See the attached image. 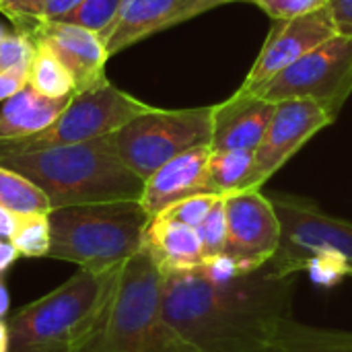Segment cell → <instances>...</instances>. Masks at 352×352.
<instances>
[{
    "label": "cell",
    "mask_w": 352,
    "mask_h": 352,
    "mask_svg": "<svg viewBox=\"0 0 352 352\" xmlns=\"http://www.w3.org/2000/svg\"><path fill=\"white\" fill-rule=\"evenodd\" d=\"M6 35H8V33H6V29H4V27L0 25V41H2V39H4Z\"/></svg>",
    "instance_id": "cell-37"
},
{
    "label": "cell",
    "mask_w": 352,
    "mask_h": 352,
    "mask_svg": "<svg viewBox=\"0 0 352 352\" xmlns=\"http://www.w3.org/2000/svg\"><path fill=\"white\" fill-rule=\"evenodd\" d=\"M233 2V0H231ZM243 2H256V0H243Z\"/></svg>",
    "instance_id": "cell-38"
},
{
    "label": "cell",
    "mask_w": 352,
    "mask_h": 352,
    "mask_svg": "<svg viewBox=\"0 0 352 352\" xmlns=\"http://www.w3.org/2000/svg\"><path fill=\"white\" fill-rule=\"evenodd\" d=\"M122 4H124V0H82L62 21L80 25V27L97 33L103 39L107 35V31L111 29V25L116 23Z\"/></svg>",
    "instance_id": "cell-24"
},
{
    "label": "cell",
    "mask_w": 352,
    "mask_h": 352,
    "mask_svg": "<svg viewBox=\"0 0 352 352\" xmlns=\"http://www.w3.org/2000/svg\"><path fill=\"white\" fill-rule=\"evenodd\" d=\"M111 272L78 268L64 285L14 311L8 320V352L68 351L72 332L103 295Z\"/></svg>",
    "instance_id": "cell-5"
},
{
    "label": "cell",
    "mask_w": 352,
    "mask_h": 352,
    "mask_svg": "<svg viewBox=\"0 0 352 352\" xmlns=\"http://www.w3.org/2000/svg\"><path fill=\"white\" fill-rule=\"evenodd\" d=\"M151 109L153 105L124 93L105 78L91 89L76 91L58 120L45 130L16 140H0V157L95 140L113 134L124 124Z\"/></svg>",
    "instance_id": "cell-7"
},
{
    "label": "cell",
    "mask_w": 352,
    "mask_h": 352,
    "mask_svg": "<svg viewBox=\"0 0 352 352\" xmlns=\"http://www.w3.org/2000/svg\"><path fill=\"white\" fill-rule=\"evenodd\" d=\"M19 258L21 256H19L16 248L10 243V239H0V276L4 272H8Z\"/></svg>",
    "instance_id": "cell-33"
},
{
    "label": "cell",
    "mask_w": 352,
    "mask_h": 352,
    "mask_svg": "<svg viewBox=\"0 0 352 352\" xmlns=\"http://www.w3.org/2000/svg\"><path fill=\"white\" fill-rule=\"evenodd\" d=\"M231 0H124L120 14L103 37L109 56L171 25L190 21Z\"/></svg>",
    "instance_id": "cell-14"
},
{
    "label": "cell",
    "mask_w": 352,
    "mask_h": 352,
    "mask_svg": "<svg viewBox=\"0 0 352 352\" xmlns=\"http://www.w3.org/2000/svg\"><path fill=\"white\" fill-rule=\"evenodd\" d=\"M27 87H29V68L0 72V103L14 97L16 93H21Z\"/></svg>",
    "instance_id": "cell-30"
},
{
    "label": "cell",
    "mask_w": 352,
    "mask_h": 352,
    "mask_svg": "<svg viewBox=\"0 0 352 352\" xmlns=\"http://www.w3.org/2000/svg\"><path fill=\"white\" fill-rule=\"evenodd\" d=\"M41 0H4L0 4V12H4L12 23L25 27L27 23L37 19Z\"/></svg>",
    "instance_id": "cell-29"
},
{
    "label": "cell",
    "mask_w": 352,
    "mask_h": 352,
    "mask_svg": "<svg viewBox=\"0 0 352 352\" xmlns=\"http://www.w3.org/2000/svg\"><path fill=\"white\" fill-rule=\"evenodd\" d=\"M142 250L151 256L161 274L194 272L204 264L198 231L163 214H157L148 221Z\"/></svg>",
    "instance_id": "cell-17"
},
{
    "label": "cell",
    "mask_w": 352,
    "mask_h": 352,
    "mask_svg": "<svg viewBox=\"0 0 352 352\" xmlns=\"http://www.w3.org/2000/svg\"><path fill=\"white\" fill-rule=\"evenodd\" d=\"M35 54V39L19 29L16 33H8L0 41V72L29 68Z\"/></svg>",
    "instance_id": "cell-26"
},
{
    "label": "cell",
    "mask_w": 352,
    "mask_h": 352,
    "mask_svg": "<svg viewBox=\"0 0 352 352\" xmlns=\"http://www.w3.org/2000/svg\"><path fill=\"white\" fill-rule=\"evenodd\" d=\"M256 4L262 10H266L270 16L285 21V19L301 16L318 8H324L330 4V0H256Z\"/></svg>",
    "instance_id": "cell-28"
},
{
    "label": "cell",
    "mask_w": 352,
    "mask_h": 352,
    "mask_svg": "<svg viewBox=\"0 0 352 352\" xmlns=\"http://www.w3.org/2000/svg\"><path fill=\"white\" fill-rule=\"evenodd\" d=\"M148 221L140 200L54 208L50 258L91 272H111L142 252Z\"/></svg>",
    "instance_id": "cell-4"
},
{
    "label": "cell",
    "mask_w": 352,
    "mask_h": 352,
    "mask_svg": "<svg viewBox=\"0 0 352 352\" xmlns=\"http://www.w3.org/2000/svg\"><path fill=\"white\" fill-rule=\"evenodd\" d=\"M70 97L50 99L31 87L6 99L0 109V140H16L33 136L52 126L68 105Z\"/></svg>",
    "instance_id": "cell-18"
},
{
    "label": "cell",
    "mask_w": 352,
    "mask_h": 352,
    "mask_svg": "<svg viewBox=\"0 0 352 352\" xmlns=\"http://www.w3.org/2000/svg\"><path fill=\"white\" fill-rule=\"evenodd\" d=\"M210 151V146L186 151L167 161L144 182L140 204L151 219L190 196L217 194L210 186L208 175Z\"/></svg>",
    "instance_id": "cell-15"
},
{
    "label": "cell",
    "mask_w": 352,
    "mask_h": 352,
    "mask_svg": "<svg viewBox=\"0 0 352 352\" xmlns=\"http://www.w3.org/2000/svg\"><path fill=\"white\" fill-rule=\"evenodd\" d=\"M10 346V332H8V324H4L0 320V352H8Z\"/></svg>",
    "instance_id": "cell-36"
},
{
    "label": "cell",
    "mask_w": 352,
    "mask_h": 352,
    "mask_svg": "<svg viewBox=\"0 0 352 352\" xmlns=\"http://www.w3.org/2000/svg\"><path fill=\"white\" fill-rule=\"evenodd\" d=\"M66 352H200L165 318L161 272L142 250L105 285L70 336Z\"/></svg>",
    "instance_id": "cell-2"
},
{
    "label": "cell",
    "mask_w": 352,
    "mask_h": 352,
    "mask_svg": "<svg viewBox=\"0 0 352 352\" xmlns=\"http://www.w3.org/2000/svg\"><path fill=\"white\" fill-rule=\"evenodd\" d=\"M334 35H338V27L330 4L314 12L280 21L268 35L241 89L256 93L287 66L295 64L307 52H311Z\"/></svg>",
    "instance_id": "cell-11"
},
{
    "label": "cell",
    "mask_w": 352,
    "mask_h": 352,
    "mask_svg": "<svg viewBox=\"0 0 352 352\" xmlns=\"http://www.w3.org/2000/svg\"><path fill=\"white\" fill-rule=\"evenodd\" d=\"M338 33L352 35V0H330Z\"/></svg>",
    "instance_id": "cell-32"
},
{
    "label": "cell",
    "mask_w": 352,
    "mask_h": 352,
    "mask_svg": "<svg viewBox=\"0 0 352 352\" xmlns=\"http://www.w3.org/2000/svg\"><path fill=\"white\" fill-rule=\"evenodd\" d=\"M14 227H16V214H12L0 204V239H10Z\"/></svg>",
    "instance_id": "cell-34"
},
{
    "label": "cell",
    "mask_w": 352,
    "mask_h": 352,
    "mask_svg": "<svg viewBox=\"0 0 352 352\" xmlns=\"http://www.w3.org/2000/svg\"><path fill=\"white\" fill-rule=\"evenodd\" d=\"M0 165L25 175L43 190L52 210L140 200L144 190V179L118 157L111 134L66 146L2 155Z\"/></svg>",
    "instance_id": "cell-3"
},
{
    "label": "cell",
    "mask_w": 352,
    "mask_h": 352,
    "mask_svg": "<svg viewBox=\"0 0 352 352\" xmlns=\"http://www.w3.org/2000/svg\"><path fill=\"white\" fill-rule=\"evenodd\" d=\"M82 0H41L37 19L41 21H62L68 12H72ZM35 19V21H37Z\"/></svg>",
    "instance_id": "cell-31"
},
{
    "label": "cell",
    "mask_w": 352,
    "mask_h": 352,
    "mask_svg": "<svg viewBox=\"0 0 352 352\" xmlns=\"http://www.w3.org/2000/svg\"><path fill=\"white\" fill-rule=\"evenodd\" d=\"M295 278L270 262L219 285L198 270L161 274V307L200 352H276L293 318Z\"/></svg>",
    "instance_id": "cell-1"
},
{
    "label": "cell",
    "mask_w": 352,
    "mask_h": 352,
    "mask_svg": "<svg viewBox=\"0 0 352 352\" xmlns=\"http://www.w3.org/2000/svg\"><path fill=\"white\" fill-rule=\"evenodd\" d=\"M276 352H352V332L320 328L291 318L280 332Z\"/></svg>",
    "instance_id": "cell-20"
},
{
    "label": "cell",
    "mask_w": 352,
    "mask_h": 352,
    "mask_svg": "<svg viewBox=\"0 0 352 352\" xmlns=\"http://www.w3.org/2000/svg\"><path fill=\"white\" fill-rule=\"evenodd\" d=\"M276 103L239 89L212 105V151H256L274 116Z\"/></svg>",
    "instance_id": "cell-16"
},
{
    "label": "cell",
    "mask_w": 352,
    "mask_h": 352,
    "mask_svg": "<svg viewBox=\"0 0 352 352\" xmlns=\"http://www.w3.org/2000/svg\"><path fill=\"white\" fill-rule=\"evenodd\" d=\"M23 258H50L52 248V227L50 214H25L16 217V227L10 237Z\"/></svg>",
    "instance_id": "cell-23"
},
{
    "label": "cell",
    "mask_w": 352,
    "mask_h": 352,
    "mask_svg": "<svg viewBox=\"0 0 352 352\" xmlns=\"http://www.w3.org/2000/svg\"><path fill=\"white\" fill-rule=\"evenodd\" d=\"M227 210V252L250 274L266 266L280 248L283 227L272 198L260 190L225 194Z\"/></svg>",
    "instance_id": "cell-10"
},
{
    "label": "cell",
    "mask_w": 352,
    "mask_h": 352,
    "mask_svg": "<svg viewBox=\"0 0 352 352\" xmlns=\"http://www.w3.org/2000/svg\"><path fill=\"white\" fill-rule=\"evenodd\" d=\"M280 219L283 239L270 264L283 274H299L311 256L334 258L352 276V223L332 217L316 202L276 194L270 196Z\"/></svg>",
    "instance_id": "cell-8"
},
{
    "label": "cell",
    "mask_w": 352,
    "mask_h": 352,
    "mask_svg": "<svg viewBox=\"0 0 352 352\" xmlns=\"http://www.w3.org/2000/svg\"><path fill=\"white\" fill-rule=\"evenodd\" d=\"M29 87L50 99L72 97L76 93V85L68 68L39 39H35V54L29 66Z\"/></svg>",
    "instance_id": "cell-21"
},
{
    "label": "cell",
    "mask_w": 352,
    "mask_h": 352,
    "mask_svg": "<svg viewBox=\"0 0 352 352\" xmlns=\"http://www.w3.org/2000/svg\"><path fill=\"white\" fill-rule=\"evenodd\" d=\"M202 241V252L204 260L223 256L227 252V239H229V229H227V210H225V196L217 200L208 217L200 223L196 229Z\"/></svg>",
    "instance_id": "cell-25"
},
{
    "label": "cell",
    "mask_w": 352,
    "mask_h": 352,
    "mask_svg": "<svg viewBox=\"0 0 352 352\" xmlns=\"http://www.w3.org/2000/svg\"><path fill=\"white\" fill-rule=\"evenodd\" d=\"M118 157L144 182L177 155L210 146L212 107L157 109L136 116L111 134Z\"/></svg>",
    "instance_id": "cell-6"
},
{
    "label": "cell",
    "mask_w": 352,
    "mask_h": 352,
    "mask_svg": "<svg viewBox=\"0 0 352 352\" xmlns=\"http://www.w3.org/2000/svg\"><path fill=\"white\" fill-rule=\"evenodd\" d=\"M8 307H10L8 289H6V283H4V280H2V276H0V320L8 314Z\"/></svg>",
    "instance_id": "cell-35"
},
{
    "label": "cell",
    "mask_w": 352,
    "mask_h": 352,
    "mask_svg": "<svg viewBox=\"0 0 352 352\" xmlns=\"http://www.w3.org/2000/svg\"><path fill=\"white\" fill-rule=\"evenodd\" d=\"M0 204L16 217L52 212V204L43 190L4 165H0Z\"/></svg>",
    "instance_id": "cell-22"
},
{
    "label": "cell",
    "mask_w": 352,
    "mask_h": 352,
    "mask_svg": "<svg viewBox=\"0 0 352 352\" xmlns=\"http://www.w3.org/2000/svg\"><path fill=\"white\" fill-rule=\"evenodd\" d=\"M351 93L352 35L342 33L320 43L256 91V95L272 103L311 99L334 120Z\"/></svg>",
    "instance_id": "cell-9"
},
{
    "label": "cell",
    "mask_w": 352,
    "mask_h": 352,
    "mask_svg": "<svg viewBox=\"0 0 352 352\" xmlns=\"http://www.w3.org/2000/svg\"><path fill=\"white\" fill-rule=\"evenodd\" d=\"M223 194H198V196H190L186 200L175 202L173 206H169L161 214L167 217V219H171V221H177V223H184L188 227L198 229L200 223L208 217V212L212 210V206L217 204V200Z\"/></svg>",
    "instance_id": "cell-27"
},
{
    "label": "cell",
    "mask_w": 352,
    "mask_h": 352,
    "mask_svg": "<svg viewBox=\"0 0 352 352\" xmlns=\"http://www.w3.org/2000/svg\"><path fill=\"white\" fill-rule=\"evenodd\" d=\"M334 118L311 99H287L276 103L260 146L254 151L260 188L322 128Z\"/></svg>",
    "instance_id": "cell-12"
},
{
    "label": "cell",
    "mask_w": 352,
    "mask_h": 352,
    "mask_svg": "<svg viewBox=\"0 0 352 352\" xmlns=\"http://www.w3.org/2000/svg\"><path fill=\"white\" fill-rule=\"evenodd\" d=\"M2 2H4V0H0V4H2Z\"/></svg>",
    "instance_id": "cell-39"
},
{
    "label": "cell",
    "mask_w": 352,
    "mask_h": 352,
    "mask_svg": "<svg viewBox=\"0 0 352 352\" xmlns=\"http://www.w3.org/2000/svg\"><path fill=\"white\" fill-rule=\"evenodd\" d=\"M21 27L33 39L43 41L74 78L76 91L91 89L105 80V62L109 58L103 39L74 23L64 21H31Z\"/></svg>",
    "instance_id": "cell-13"
},
{
    "label": "cell",
    "mask_w": 352,
    "mask_h": 352,
    "mask_svg": "<svg viewBox=\"0 0 352 352\" xmlns=\"http://www.w3.org/2000/svg\"><path fill=\"white\" fill-rule=\"evenodd\" d=\"M210 186L217 194L260 190L256 159L252 151H210Z\"/></svg>",
    "instance_id": "cell-19"
}]
</instances>
